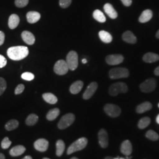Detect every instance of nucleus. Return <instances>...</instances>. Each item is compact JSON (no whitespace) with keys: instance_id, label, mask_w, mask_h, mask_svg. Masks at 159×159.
I'll list each match as a JSON object with an SVG mask.
<instances>
[{"instance_id":"9b49d317","label":"nucleus","mask_w":159,"mask_h":159,"mask_svg":"<svg viewBox=\"0 0 159 159\" xmlns=\"http://www.w3.org/2000/svg\"><path fill=\"white\" fill-rule=\"evenodd\" d=\"M98 88V84L96 82H92L87 87L84 91L83 97L84 100H89L93 96Z\"/></svg>"},{"instance_id":"ea45409f","label":"nucleus","mask_w":159,"mask_h":159,"mask_svg":"<svg viewBox=\"0 0 159 159\" xmlns=\"http://www.w3.org/2000/svg\"><path fill=\"white\" fill-rule=\"evenodd\" d=\"M7 61L5 57L0 54V68H3L6 66Z\"/></svg>"},{"instance_id":"f3484780","label":"nucleus","mask_w":159,"mask_h":159,"mask_svg":"<svg viewBox=\"0 0 159 159\" xmlns=\"http://www.w3.org/2000/svg\"><path fill=\"white\" fill-rule=\"evenodd\" d=\"M27 21L30 24H34L39 21L41 18L40 13L37 11H29L27 14Z\"/></svg>"},{"instance_id":"0eeeda50","label":"nucleus","mask_w":159,"mask_h":159,"mask_svg":"<svg viewBox=\"0 0 159 159\" xmlns=\"http://www.w3.org/2000/svg\"><path fill=\"white\" fill-rule=\"evenodd\" d=\"M68 66L66 61L64 60H60L57 61L54 66V71L60 75L67 74L68 71Z\"/></svg>"},{"instance_id":"5701e85b","label":"nucleus","mask_w":159,"mask_h":159,"mask_svg":"<svg viewBox=\"0 0 159 159\" xmlns=\"http://www.w3.org/2000/svg\"><path fill=\"white\" fill-rule=\"evenodd\" d=\"M25 150L26 149L24 146L22 145H18L12 148L10 151V154L11 156L17 157L23 154L25 152Z\"/></svg>"},{"instance_id":"de8ad7c7","label":"nucleus","mask_w":159,"mask_h":159,"mask_svg":"<svg viewBox=\"0 0 159 159\" xmlns=\"http://www.w3.org/2000/svg\"><path fill=\"white\" fill-rule=\"evenodd\" d=\"M156 37L157 38V39H159V30L157 31V32L156 33Z\"/></svg>"},{"instance_id":"dca6fc26","label":"nucleus","mask_w":159,"mask_h":159,"mask_svg":"<svg viewBox=\"0 0 159 159\" xmlns=\"http://www.w3.org/2000/svg\"><path fill=\"white\" fill-rule=\"evenodd\" d=\"M121 152L126 156L130 155L132 152V145L128 140L124 141L121 145Z\"/></svg>"},{"instance_id":"79ce46f5","label":"nucleus","mask_w":159,"mask_h":159,"mask_svg":"<svg viewBox=\"0 0 159 159\" xmlns=\"http://www.w3.org/2000/svg\"><path fill=\"white\" fill-rule=\"evenodd\" d=\"M124 6L129 7L132 4V0H121Z\"/></svg>"},{"instance_id":"a19ab883","label":"nucleus","mask_w":159,"mask_h":159,"mask_svg":"<svg viewBox=\"0 0 159 159\" xmlns=\"http://www.w3.org/2000/svg\"><path fill=\"white\" fill-rule=\"evenodd\" d=\"M4 40H5V34L2 31H0V46L4 44Z\"/></svg>"},{"instance_id":"39448f33","label":"nucleus","mask_w":159,"mask_h":159,"mask_svg":"<svg viewBox=\"0 0 159 159\" xmlns=\"http://www.w3.org/2000/svg\"><path fill=\"white\" fill-rule=\"evenodd\" d=\"M66 63L70 70H75L79 65V57L77 53L74 51H70L66 57Z\"/></svg>"},{"instance_id":"603ef678","label":"nucleus","mask_w":159,"mask_h":159,"mask_svg":"<svg viewBox=\"0 0 159 159\" xmlns=\"http://www.w3.org/2000/svg\"><path fill=\"white\" fill-rule=\"evenodd\" d=\"M114 159H120L119 157H117V158H114Z\"/></svg>"},{"instance_id":"a18cd8bd","label":"nucleus","mask_w":159,"mask_h":159,"mask_svg":"<svg viewBox=\"0 0 159 159\" xmlns=\"http://www.w3.org/2000/svg\"><path fill=\"white\" fill-rule=\"evenodd\" d=\"M23 159H33L32 157L30 156H27L25 157H24Z\"/></svg>"},{"instance_id":"f8f14e48","label":"nucleus","mask_w":159,"mask_h":159,"mask_svg":"<svg viewBox=\"0 0 159 159\" xmlns=\"http://www.w3.org/2000/svg\"><path fill=\"white\" fill-rule=\"evenodd\" d=\"M49 143L48 142L44 139H40L36 140L34 144V148L41 152H46L48 149Z\"/></svg>"},{"instance_id":"6e6552de","label":"nucleus","mask_w":159,"mask_h":159,"mask_svg":"<svg viewBox=\"0 0 159 159\" xmlns=\"http://www.w3.org/2000/svg\"><path fill=\"white\" fill-rule=\"evenodd\" d=\"M156 87V81L153 78L146 80L140 85V89L144 93H150L154 90Z\"/></svg>"},{"instance_id":"3c124183","label":"nucleus","mask_w":159,"mask_h":159,"mask_svg":"<svg viewBox=\"0 0 159 159\" xmlns=\"http://www.w3.org/2000/svg\"><path fill=\"white\" fill-rule=\"evenodd\" d=\"M71 159H77V157H72V158H71Z\"/></svg>"},{"instance_id":"393cba45","label":"nucleus","mask_w":159,"mask_h":159,"mask_svg":"<svg viewBox=\"0 0 159 159\" xmlns=\"http://www.w3.org/2000/svg\"><path fill=\"white\" fill-rule=\"evenodd\" d=\"M98 35H99L100 40L105 43H110L112 41V40H113L112 35L109 33L104 31V30L100 31L98 33Z\"/></svg>"},{"instance_id":"ddd939ff","label":"nucleus","mask_w":159,"mask_h":159,"mask_svg":"<svg viewBox=\"0 0 159 159\" xmlns=\"http://www.w3.org/2000/svg\"><path fill=\"white\" fill-rule=\"evenodd\" d=\"M98 141L100 146L102 148H106L108 146V137L107 131L104 129H101L98 133Z\"/></svg>"},{"instance_id":"58836bf2","label":"nucleus","mask_w":159,"mask_h":159,"mask_svg":"<svg viewBox=\"0 0 159 159\" xmlns=\"http://www.w3.org/2000/svg\"><path fill=\"white\" fill-rule=\"evenodd\" d=\"M24 89H25V86L23 84H20L17 85V87L16 88V90H15V94L17 95V94H20L22 93L23 91L24 90Z\"/></svg>"},{"instance_id":"49530a36","label":"nucleus","mask_w":159,"mask_h":159,"mask_svg":"<svg viewBox=\"0 0 159 159\" xmlns=\"http://www.w3.org/2000/svg\"><path fill=\"white\" fill-rule=\"evenodd\" d=\"M82 63H83V64H86V63H87V60L85 58H84V59L82 60Z\"/></svg>"},{"instance_id":"37998d69","label":"nucleus","mask_w":159,"mask_h":159,"mask_svg":"<svg viewBox=\"0 0 159 159\" xmlns=\"http://www.w3.org/2000/svg\"><path fill=\"white\" fill-rule=\"evenodd\" d=\"M154 74H155L156 75L159 76V67H157V68H156V69L154 70Z\"/></svg>"},{"instance_id":"1a4fd4ad","label":"nucleus","mask_w":159,"mask_h":159,"mask_svg":"<svg viewBox=\"0 0 159 159\" xmlns=\"http://www.w3.org/2000/svg\"><path fill=\"white\" fill-rule=\"evenodd\" d=\"M104 110L105 113L111 117H117L121 113V109L117 105L113 104H107L104 107Z\"/></svg>"},{"instance_id":"473e14b6","label":"nucleus","mask_w":159,"mask_h":159,"mask_svg":"<svg viewBox=\"0 0 159 159\" xmlns=\"http://www.w3.org/2000/svg\"><path fill=\"white\" fill-rule=\"evenodd\" d=\"M146 136L150 140H153V141H156L159 139V136L157 133H156L154 131L150 130L148 131V132L146 134Z\"/></svg>"},{"instance_id":"e433bc0d","label":"nucleus","mask_w":159,"mask_h":159,"mask_svg":"<svg viewBox=\"0 0 159 159\" xmlns=\"http://www.w3.org/2000/svg\"><path fill=\"white\" fill-rule=\"evenodd\" d=\"M21 78L27 81H31L34 79V75L29 72H25L21 75Z\"/></svg>"},{"instance_id":"423d86ee","label":"nucleus","mask_w":159,"mask_h":159,"mask_svg":"<svg viewBox=\"0 0 159 159\" xmlns=\"http://www.w3.org/2000/svg\"><path fill=\"white\" fill-rule=\"evenodd\" d=\"M75 116L73 113L66 114L63 116L58 123V127L60 129H65L74 123Z\"/></svg>"},{"instance_id":"c756f323","label":"nucleus","mask_w":159,"mask_h":159,"mask_svg":"<svg viewBox=\"0 0 159 159\" xmlns=\"http://www.w3.org/2000/svg\"><path fill=\"white\" fill-rule=\"evenodd\" d=\"M19 125L18 121L16 120H11L6 123L5 127L7 131H11L17 129Z\"/></svg>"},{"instance_id":"c9c22d12","label":"nucleus","mask_w":159,"mask_h":159,"mask_svg":"<svg viewBox=\"0 0 159 159\" xmlns=\"http://www.w3.org/2000/svg\"><path fill=\"white\" fill-rule=\"evenodd\" d=\"M29 0H16L15 4L18 8H23L27 6Z\"/></svg>"},{"instance_id":"8fccbe9b","label":"nucleus","mask_w":159,"mask_h":159,"mask_svg":"<svg viewBox=\"0 0 159 159\" xmlns=\"http://www.w3.org/2000/svg\"><path fill=\"white\" fill-rule=\"evenodd\" d=\"M104 159H114V158H112L111 157H106Z\"/></svg>"},{"instance_id":"5fc2aeb1","label":"nucleus","mask_w":159,"mask_h":159,"mask_svg":"<svg viewBox=\"0 0 159 159\" xmlns=\"http://www.w3.org/2000/svg\"><path fill=\"white\" fill-rule=\"evenodd\" d=\"M120 159H125V158H120Z\"/></svg>"},{"instance_id":"412c9836","label":"nucleus","mask_w":159,"mask_h":159,"mask_svg":"<svg viewBox=\"0 0 159 159\" xmlns=\"http://www.w3.org/2000/svg\"><path fill=\"white\" fill-rule=\"evenodd\" d=\"M153 17V12L150 10H146L143 12L139 18V22L142 23H147Z\"/></svg>"},{"instance_id":"20e7f679","label":"nucleus","mask_w":159,"mask_h":159,"mask_svg":"<svg viewBox=\"0 0 159 159\" xmlns=\"http://www.w3.org/2000/svg\"><path fill=\"white\" fill-rule=\"evenodd\" d=\"M127 91V85L122 82L116 83L109 88V94L113 96H116L120 93H125Z\"/></svg>"},{"instance_id":"864d4df0","label":"nucleus","mask_w":159,"mask_h":159,"mask_svg":"<svg viewBox=\"0 0 159 159\" xmlns=\"http://www.w3.org/2000/svg\"><path fill=\"white\" fill-rule=\"evenodd\" d=\"M43 159H48V158H46V157H45V158H43Z\"/></svg>"},{"instance_id":"2f4dec72","label":"nucleus","mask_w":159,"mask_h":159,"mask_svg":"<svg viewBox=\"0 0 159 159\" xmlns=\"http://www.w3.org/2000/svg\"><path fill=\"white\" fill-rule=\"evenodd\" d=\"M150 122H151V120L149 117H143L142 119L140 120V121H139L138 127L139 129H145L150 125Z\"/></svg>"},{"instance_id":"6ab92c4d","label":"nucleus","mask_w":159,"mask_h":159,"mask_svg":"<svg viewBox=\"0 0 159 159\" xmlns=\"http://www.w3.org/2000/svg\"><path fill=\"white\" fill-rule=\"evenodd\" d=\"M143 60L146 63H154L159 61V56L153 52H148L144 55Z\"/></svg>"},{"instance_id":"4c0bfd02","label":"nucleus","mask_w":159,"mask_h":159,"mask_svg":"<svg viewBox=\"0 0 159 159\" xmlns=\"http://www.w3.org/2000/svg\"><path fill=\"white\" fill-rule=\"evenodd\" d=\"M72 0H60L59 4L63 8H66L70 6Z\"/></svg>"},{"instance_id":"7c9ffc66","label":"nucleus","mask_w":159,"mask_h":159,"mask_svg":"<svg viewBox=\"0 0 159 159\" xmlns=\"http://www.w3.org/2000/svg\"><path fill=\"white\" fill-rule=\"evenodd\" d=\"M38 120H39L38 116L34 114H30L28 117L27 118L25 123L27 125H33L37 123Z\"/></svg>"},{"instance_id":"a211bd4d","label":"nucleus","mask_w":159,"mask_h":159,"mask_svg":"<svg viewBox=\"0 0 159 159\" xmlns=\"http://www.w3.org/2000/svg\"><path fill=\"white\" fill-rule=\"evenodd\" d=\"M122 39L125 42L130 44H135L137 42L136 36L130 31H127L125 32L122 35Z\"/></svg>"},{"instance_id":"f257e3e1","label":"nucleus","mask_w":159,"mask_h":159,"mask_svg":"<svg viewBox=\"0 0 159 159\" xmlns=\"http://www.w3.org/2000/svg\"><path fill=\"white\" fill-rule=\"evenodd\" d=\"M7 52L10 59L14 61H19L28 56L29 50V48L25 46H16L9 48Z\"/></svg>"},{"instance_id":"4468645a","label":"nucleus","mask_w":159,"mask_h":159,"mask_svg":"<svg viewBox=\"0 0 159 159\" xmlns=\"http://www.w3.org/2000/svg\"><path fill=\"white\" fill-rule=\"evenodd\" d=\"M23 41L29 45H33L35 43V37L33 33L29 31H24L21 34Z\"/></svg>"},{"instance_id":"4be33fe9","label":"nucleus","mask_w":159,"mask_h":159,"mask_svg":"<svg viewBox=\"0 0 159 159\" xmlns=\"http://www.w3.org/2000/svg\"><path fill=\"white\" fill-rule=\"evenodd\" d=\"M20 23V18L17 14H12L8 19V27L11 30L17 28Z\"/></svg>"},{"instance_id":"f704fd0d","label":"nucleus","mask_w":159,"mask_h":159,"mask_svg":"<svg viewBox=\"0 0 159 159\" xmlns=\"http://www.w3.org/2000/svg\"><path fill=\"white\" fill-rule=\"evenodd\" d=\"M11 142L10 140L8 137H6L2 140L1 142V148L3 149H7L11 146Z\"/></svg>"},{"instance_id":"c85d7f7f","label":"nucleus","mask_w":159,"mask_h":159,"mask_svg":"<svg viewBox=\"0 0 159 159\" xmlns=\"http://www.w3.org/2000/svg\"><path fill=\"white\" fill-rule=\"evenodd\" d=\"M65 150V144L62 140H58L56 143V154L57 156H61Z\"/></svg>"},{"instance_id":"9d476101","label":"nucleus","mask_w":159,"mask_h":159,"mask_svg":"<svg viewBox=\"0 0 159 159\" xmlns=\"http://www.w3.org/2000/svg\"><path fill=\"white\" fill-rule=\"evenodd\" d=\"M124 57L121 54H111L106 58V61L109 65L115 66L123 63Z\"/></svg>"},{"instance_id":"cd10ccee","label":"nucleus","mask_w":159,"mask_h":159,"mask_svg":"<svg viewBox=\"0 0 159 159\" xmlns=\"http://www.w3.org/2000/svg\"><path fill=\"white\" fill-rule=\"evenodd\" d=\"M60 114V110L58 108H55L50 110L47 114V119L50 121L56 119Z\"/></svg>"},{"instance_id":"09e8293b","label":"nucleus","mask_w":159,"mask_h":159,"mask_svg":"<svg viewBox=\"0 0 159 159\" xmlns=\"http://www.w3.org/2000/svg\"><path fill=\"white\" fill-rule=\"evenodd\" d=\"M156 122L159 124V114L157 116V118H156Z\"/></svg>"},{"instance_id":"a878e982","label":"nucleus","mask_w":159,"mask_h":159,"mask_svg":"<svg viewBox=\"0 0 159 159\" xmlns=\"http://www.w3.org/2000/svg\"><path fill=\"white\" fill-rule=\"evenodd\" d=\"M43 98L46 101V102L51 104H54L57 103L58 99L57 97L51 93H46L43 94Z\"/></svg>"},{"instance_id":"72a5a7b5","label":"nucleus","mask_w":159,"mask_h":159,"mask_svg":"<svg viewBox=\"0 0 159 159\" xmlns=\"http://www.w3.org/2000/svg\"><path fill=\"white\" fill-rule=\"evenodd\" d=\"M7 89V82L6 80L0 77V96L2 95Z\"/></svg>"},{"instance_id":"bb28decb","label":"nucleus","mask_w":159,"mask_h":159,"mask_svg":"<svg viewBox=\"0 0 159 159\" xmlns=\"http://www.w3.org/2000/svg\"><path fill=\"white\" fill-rule=\"evenodd\" d=\"M93 16L94 18L100 23H104L106 21V18L102 12L99 10H96L93 12Z\"/></svg>"},{"instance_id":"6e6d98bb","label":"nucleus","mask_w":159,"mask_h":159,"mask_svg":"<svg viewBox=\"0 0 159 159\" xmlns=\"http://www.w3.org/2000/svg\"></svg>"},{"instance_id":"aec40b11","label":"nucleus","mask_w":159,"mask_h":159,"mask_svg":"<svg viewBox=\"0 0 159 159\" xmlns=\"http://www.w3.org/2000/svg\"><path fill=\"white\" fill-rule=\"evenodd\" d=\"M84 85V83L82 81H77L73 83L70 87V91L71 94H78L80 91L81 90L83 89V87Z\"/></svg>"},{"instance_id":"7ed1b4c3","label":"nucleus","mask_w":159,"mask_h":159,"mask_svg":"<svg viewBox=\"0 0 159 159\" xmlns=\"http://www.w3.org/2000/svg\"><path fill=\"white\" fill-rule=\"evenodd\" d=\"M87 143L88 140L85 137L80 138L70 146L67 153L68 154H71L75 152L81 150L86 147Z\"/></svg>"},{"instance_id":"b1692460","label":"nucleus","mask_w":159,"mask_h":159,"mask_svg":"<svg viewBox=\"0 0 159 159\" xmlns=\"http://www.w3.org/2000/svg\"><path fill=\"white\" fill-rule=\"evenodd\" d=\"M152 108V104L150 102H146L140 104L137 107L136 111L138 113H143L146 111H148V110H151Z\"/></svg>"},{"instance_id":"c03bdc74","label":"nucleus","mask_w":159,"mask_h":159,"mask_svg":"<svg viewBox=\"0 0 159 159\" xmlns=\"http://www.w3.org/2000/svg\"><path fill=\"white\" fill-rule=\"evenodd\" d=\"M5 156L2 153H0V159H5Z\"/></svg>"},{"instance_id":"f03ea898","label":"nucleus","mask_w":159,"mask_h":159,"mask_svg":"<svg viewBox=\"0 0 159 159\" xmlns=\"http://www.w3.org/2000/svg\"><path fill=\"white\" fill-rule=\"evenodd\" d=\"M129 76L128 69L123 67H118L111 69L109 71V77L111 79H119L127 78Z\"/></svg>"},{"instance_id":"2eb2a0df","label":"nucleus","mask_w":159,"mask_h":159,"mask_svg":"<svg viewBox=\"0 0 159 159\" xmlns=\"http://www.w3.org/2000/svg\"><path fill=\"white\" fill-rule=\"evenodd\" d=\"M104 10L108 15V17L112 19H116L118 16V14L113 6L109 3H107L104 6Z\"/></svg>"}]
</instances>
